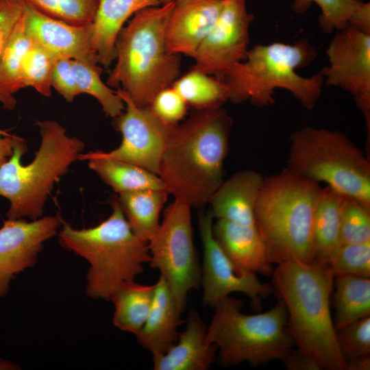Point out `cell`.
Here are the masks:
<instances>
[{"label":"cell","mask_w":370,"mask_h":370,"mask_svg":"<svg viewBox=\"0 0 370 370\" xmlns=\"http://www.w3.org/2000/svg\"><path fill=\"white\" fill-rule=\"evenodd\" d=\"M212 234L241 272L272 275L273 262L256 225L217 219L212 224Z\"/></svg>","instance_id":"18"},{"label":"cell","mask_w":370,"mask_h":370,"mask_svg":"<svg viewBox=\"0 0 370 370\" xmlns=\"http://www.w3.org/2000/svg\"><path fill=\"white\" fill-rule=\"evenodd\" d=\"M182 312L167 282L160 275L155 284L149 312L136 335L140 344L153 357L164 354L177 341Z\"/></svg>","instance_id":"21"},{"label":"cell","mask_w":370,"mask_h":370,"mask_svg":"<svg viewBox=\"0 0 370 370\" xmlns=\"http://www.w3.org/2000/svg\"><path fill=\"white\" fill-rule=\"evenodd\" d=\"M40 145L33 160L23 165L27 151L23 138L13 154L0 168V195L10 201L8 219L42 217L44 207L54 184L69 169L84 149V143L55 120L37 121Z\"/></svg>","instance_id":"7"},{"label":"cell","mask_w":370,"mask_h":370,"mask_svg":"<svg viewBox=\"0 0 370 370\" xmlns=\"http://www.w3.org/2000/svg\"><path fill=\"white\" fill-rule=\"evenodd\" d=\"M20 367L10 360L0 358V370H18Z\"/></svg>","instance_id":"43"},{"label":"cell","mask_w":370,"mask_h":370,"mask_svg":"<svg viewBox=\"0 0 370 370\" xmlns=\"http://www.w3.org/2000/svg\"><path fill=\"white\" fill-rule=\"evenodd\" d=\"M263 180L254 170L241 171L224 180L209 202L213 218L256 225L255 208Z\"/></svg>","instance_id":"19"},{"label":"cell","mask_w":370,"mask_h":370,"mask_svg":"<svg viewBox=\"0 0 370 370\" xmlns=\"http://www.w3.org/2000/svg\"><path fill=\"white\" fill-rule=\"evenodd\" d=\"M62 223L58 214L4 221L0 228V298L8 293L14 275L36 264L45 242L58 233Z\"/></svg>","instance_id":"15"},{"label":"cell","mask_w":370,"mask_h":370,"mask_svg":"<svg viewBox=\"0 0 370 370\" xmlns=\"http://www.w3.org/2000/svg\"><path fill=\"white\" fill-rule=\"evenodd\" d=\"M341 244L370 241V208L343 195L341 209Z\"/></svg>","instance_id":"34"},{"label":"cell","mask_w":370,"mask_h":370,"mask_svg":"<svg viewBox=\"0 0 370 370\" xmlns=\"http://www.w3.org/2000/svg\"><path fill=\"white\" fill-rule=\"evenodd\" d=\"M150 267L167 282L183 312L188 293L201 282L193 242L191 207L175 199L165 210L162 221L147 242Z\"/></svg>","instance_id":"10"},{"label":"cell","mask_w":370,"mask_h":370,"mask_svg":"<svg viewBox=\"0 0 370 370\" xmlns=\"http://www.w3.org/2000/svg\"><path fill=\"white\" fill-rule=\"evenodd\" d=\"M317 55L306 39L292 45L276 42L254 46L223 79L228 88L229 100L234 103L249 101L263 108L274 103L275 89L283 88L291 92L306 109L312 110L321 95L323 77L319 71L304 77L296 70L312 62Z\"/></svg>","instance_id":"6"},{"label":"cell","mask_w":370,"mask_h":370,"mask_svg":"<svg viewBox=\"0 0 370 370\" xmlns=\"http://www.w3.org/2000/svg\"><path fill=\"white\" fill-rule=\"evenodd\" d=\"M33 44L25 31L22 14L0 57V102L5 109L12 110L15 107L16 101L14 95L25 88L21 69L24 58Z\"/></svg>","instance_id":"27"},{"label":"cell","mask_w":370,"mask_h":370,"mask_svg":"<svg viewBox=\"0 0 370 370\" xmlns=\"http://www.w3.org/2000/svg\"><path fill=\"white\" fill-rule=\"evenodd\" d=\"M321 189L287 168L264 177L255 220L273 263L314 260L313 225Z\"/></svg>","instance_id":"5"},{"label":"cell","mask_w":370,"mask_h":370,"mask_svg":"<svg viewBox=\"0 0 370 370\" xmlns=\"http://www.w3.org/2000/svg\"><path fill=\"white\" fill-rule=\"evenodd\" d=\"M333 320L336 331L370 316V280L354 275L334 278Z\"/></svg>","instance_id":"29"},{"label":"cell","mask_w":370,"mask_h":370,"mask_svg":"<svg viewBox=\"0 0 370 370\" xmlns=\"http://www.w3.org/2000/svg\"><path fill=\"white\" fill-rule=\"evenodd\" d=\"M213 217L208 210L199 214V230L203 247L201 268L202 302L214 307L232 293L247 295L251 308L261 310V299L270 295L273 287L259 280L257 274L241 272L221 249L212 234Z\"/></svg>","instance_id":"12"},{"label":"cell","mask_w":370,"mask_h":370,"mask_svg":"<svg viewBox=\"0 0 370 370\" xmlns=\"http://www.w3.org/2000/svg\"><path fill=\"white\" fill-rule=\"evenodd\" d=\"M72 67L80 94L95 97L105 114L116 118L125 110L122 98L101 79L102 69L98 64L72 60Z\"/></svg>","instance_id":"31"},{"label":"cell","mask_w":370,"mask_h":370,"mask_svg":"<svg viewBox=\"0 0 370 370\" xmlns=\"http://www.w3.org/2000/svg\"><path fill=\"white\" fill-rule=\"evenodd\" d=\"M155 284L145 285L135 281L121 284L111 295L114 306L112 322L122 331L136 335L149 312Z\"/></svg>","instance_id":"28"},{"label":"cell","mask_w":370,"mask_h":370,"mask_svg":"<svg viewBox=\"0 0 370 370\" xmlns=\"http://www.w3.org/2000/svg\"><path fill=\"white\" fill-rule=\"evenodd\" d=\"M11 135L12 134H9L6 131L0 129V136H8Z\"/></svg>","instance_id":"44"},{"label":"cell","mask_w":370,"mask_h":370,"mask_svg":"<svg viewBox=\"0 0 370 370\" xmlns=\"http://www.w3.org/2000/svg\"><path fill=\"white\" fill-rule=\"evenodd\" d=\"M326 54L329 65L320 71L325 84L338 86L354 96L369 131L370 34L348 25L336 31Z\"/></svg>","instance_id":"14"},{"label":"cell","mask_w":370,"mask_h":370,"mask_svg":"<svg viewBox=\"0 0 370 370\" xmlns=\"http://www.w3.org/2000/svg\"><path fill=\"white\" fill-rule=\"evenodd\" d=\"M79 160H86L93 171L118 194L141 189H165L161 178L135 164L101 156L95 151L81 153Z\"/></svg>","instance_id":"24"},{"label":"cell","mask_w":370,"mask_h":370,"mask_svg":"<svg viewBox=\"0 0 370 370\" xmlns=\"http://www.w3.org/2000/svg\"><path fill=\"white\" fill-rule=\"evenodd\" d=\"M175 2L137 12L118 35L116 61L106 84L124 90L139 107H149L156 95L172 86L180 75L179 54L171 53L165 40Z\"/></svg>","instance_id":"3"},{"label":"cell","mask_w":370,"mask_h":370,"mask_svg":"<svg viewBox=\"0 0 370 370\" xmlns=\"http://www.w3.org/2000/svg\"><path fill=\"white\" fill-rule=\"evenodd\" d=\"M223 0H178L168 19L165 40L172 53L190 56L219 16Z\"/></svg>","instance_id":"17"},{"label":"cell","mask_w":370,"mask_h":370,"mask_svg":"<svg viewBox=\"0 0 370 370\" xmlns=\"http://www.w3.org/2000/svg\"><path fill=\"white\" fill-rule=\"evenodd\" d=\"M317 3L321 9L319 25L324 33L330 34L352 25L370 34V3L360 0H293V10L304 14Z\"/></svg>","instance_id":"26"},{"label":"cell","mask_w":370,"mask_h":370,"mask_svg":"<svg viewBox=\"0 0 370 370\" xmlns=\"http://www.w3.org/2000/svg\"><path fill=\"white\" fill-rule=\"evenodd\" d=\"M343 195L326 186L317 201L313 225L314 260L328 264L340 245Z\"/></svg>","instance_id":"23"},{"label":"cell","mask_w":370,"mask_h":370,"mask_svg":"<svg viewBox=\"0 0 370 370\" xmlns=\"http://www.w3.org/2000/svg\"><path fill=\"white\" fill-rule=\"evenodd\" d=\"M23 15L28 36L56 60L71 59L98 64L91 47L92 23L69 24L46 15L26 3Z\"/></svg>","instance_id":"16"},{"label":"cell","mask_w":370,"mask_h":370,"mask_svg":"<svg viewBox=\"0 0 370 370\" xmlns=\"http://www.w3.org/2000/svg\"><path fill=\"white\" fill-rule=\"evenodd\" d=\"M25 5L23 0H0V57Z\"/></svg>","instance_id":"39"},{"label":"cell","mask_w":370,"mask_h":370,"mask_svg":"<svg viewBox=\"0 0 370 370\" xmlns=\"http://www.w3.org/2000/svg\"><path fill=\"white\" fill-rule=\"evenodd\" d=\"M57 60L34 42L27 53L21 69L24 87L31 86L45 97L51 95V77Z\"/></svg>","instance_id":"33"},{"label":"cell","mask_w":370,"mask_h":370,"mask_svg":"<svg viewBox=\"0 0 370 370\" xmlns=\"http://www.w3.org/2000/svg\"><path fill=\"white\" fill-rule=\"evenodd\" d=\"M336 340L346 361L370 356V316L336 331Z\"/></svg>","instance_id":"36"},{"label":"cell","mask_w":370,"mask_h":370,"mask_svg":"<svg viewBox=\"0 0 370 370\" xmlns=\"http://www.w3.org/2000/svg\"><path fill=\"white\" fill-rule=\"evenodd\" d=\"M272 275L298 349L313 357L321 369L347 370L330 312L334 277L330 267L316 260H288L278 264Z\"/></svg>","instance_id":"2"},{"label":"cell","mask_w":370,"mask_h":370,"mask_svg":"<svg viewBox=\"0 0 370 370\" xmlns=\"http://www.w3.org/2000/svg\"><path fill=\"white\" fill-rule=\"evenodd\" d=\"M232 119L222 107L196 110L176 125L164 151L158 175L175 199L199 208L224 181Z\"/></svg>","instance_id":"1"},{"label":"cell","mask_w":370,"mask_h":370,"mask_svg":"<svg viewBox=\"0 0 370 370\" xmlns=\"http://www.w3.org/2000/svg\"><path fill=\"white\" fill-rule=\"evenodd\" d=\"M207 326L195 310L189 312L185 330L164 354L153 357L155 370H206L217 347L206 340Z\"/></svg>","instance_id":"20"},{"label":"cell","mask_w":370,"mask_h":370,"mask_svg":"<svg viewBox=\"0 0 370 370\" xmlns=\"http://www.w3.org/2000/svg\"><path fill=\"white\" fill-rule=\"evenodd\" d=\"M110 215L97 225L83 229L63 221L61 245L89 264L86 293L92 299L110 300L123 284L135 281L150 261L147 243L132 232L117 197H112Z\"/></svg>","instance_id":"4"},{"label":"cell","mask_w":370,"mask_h":370,"mask_svg":"<svg viewBox=\"0 0 370 370\" xmlns=\"http://www.w3.org/2000/svg\"><path fill=\"white\" fill-rule=\"evenodd\" d=\"M177 1L178 0H160L162 4L166 3L170 1Z\"/></svg>","instance_id":"45"},{"label":"cell","mask_w":370,"mask_h":370,"mask_svg":"<svg viewBox=\"0 0 370 370\" xmlns=\"http://www.w3.org/2000/svg\"><path fill=\"white\" fill-rule=\"evenodd\" d=\"M160 4V0H99L91 36V47L98 64L108 67L115 60L118 35L130 17L145 8Z\"/></svg>","instance_id":"22"},{"label":"cell","mask_w":370,"mask_h":370,"mask_svg":"<svg viewBox=\"0 0 370 370\" xmlns=\"http://www.w3.org/2000/svg\"><path fill=\"white\" fill-rule=\"evenodd\" d=\"M116 92L125 103L124 111L114 118L122 141L112 151L96 153L137 165L158 175L164 151L176 125L164 122L150 107L138 106L121 88Z\"/></svg>","instance_id":"11"},{"label":"cell","mask_w":370,"mask_h":370,"mask_svg":"<svg viewBox=\"0 0 370 370\" xmlns=\"http://www.w3.org/2000/svg\"><path fill=\"white\" fill-rule=\"evenodd\" d=\"M328 265L334 277H370V241L341 244Z\"/></svg>","instance_id":"35"},{"label":"cell","mask_w":370,"mask_h":370,"mask_svg":"<svg viewBox=\"0 0 370 370\" xmlns=\"http://www.w3.org/2000/svg\"><path fill=\"white\" fill-rule=\"evenodd\" d=\"M51 86L70 103L80 95L72 67V60L64 58L56 61L52 72Z\"/></svg>","instance_id":"38"},{"label":"cell","mask_w":370,"mask_h":370,"mask_svg":"<svg viewBox=\"0 0 370 370\" xmlns=\"http://www.w3.org/2000/svg\"><path fill=\"white\" fill-rule=\"evenodd\" d=\"M169 193L141 189L119 194L118 200L134 234L147 243L160 225V215Z\"/></svg>","instance_id":"25"},{"label":"cell","mask_w":370,"mask_h":370,"mask_svg":"<svg viewBox=\"0 0 370 370\" xmlns=\"http://www.w3.org/2000/svg\"><path fill=\"white\" fill-rule=\"evenodd\" d=\"M42 13L75 25L91 24L99 0H23Z\"/></svg>","instance_id":"32"},{"label":"cell","mask_w":370,"mask_h":370,"mask_svg":"<svg viewBox=\"0 0 370 370\" xmlns=\"http://www.w3.org/2000/svg\"><path fill=\"white\" fill-rule=\"evenodd\" d=\"M172 86L195 110L222 107L229 100L228 88L223 81L193 69L177 79Z\"/></svg>","instance_id":"30"},{"label":"cell","mask_w":370,"mask_h":370,"mask_svg":"<svg viewBox=\"0 0 370 370\" xmlns=\"http://www.w3.org/2000/svg\"><path fill=\"white\" fill-rule=\"evenodd\" d=\"M20 139L14 135L0 136V168L13 154L14 145Z\"/></svg>","instance_id":"41"},{"label":"cell","mask_w":370,"mask_h":370,"mask_svg":"<svg viewBox=\"0 0 370 370\" xmlns=\"http://www.w3.org/2000/svg\"><path fill=\"white\" fill-rule=\"evenodd\" d=\"M347 370H369L370 356L357 358L347 362Z\"/></svg>","instance_id":"42"},{"label":"cell","mask_w":370,"mask_h":370,"mask_svg":"<svg viewBox=\"0 0 370 370\" xmlns=\"http://www.w3.org/2000/svg\"><path fill=\"white\" fill-rule=\"evenodd\" d=\"M282 362L289 370H319L318 362L311 356L299 349H292Z\"/></svg>","instance_id":"40"},{"label":"cell","mask_w":370,"mask_h":370,"mask_svg":"<svg viewBox=\"0 0 370 370\" xmlns=\"http://www.w3.org/2000/svg\"><path fill=\"white\" fill-rule=\"evenodd\" d=\"M149 107L164 122L177 125L186 114L188 105L179 92L171 86L160 91Z\"/></svg>","instance_id":"37"},{"label":"cell","mask_w":370,"mask_h":370,"mask_svg":"<svg viewBox=\"0 0 370 370\" xmlns=\"http://www.w3.org/2000/svg\"><path fill=\"white\" fill-rule=\"evenodd\" d=\"M288 169L370 208V162L343 133L305 127L293 133Z\"/></svg>","instance_id":"9"},{"label":"cell","mask_w":370,"mask_h":370,"mask_svg":"<svg viewBox=\"0 0 370 370\" xmlns=\"http://www.w3.org/2000/svg\"><path fill=\"white\" fill-rule=\"evenodd\" d=\"M242 306V301L227 296L214 307L206 340L219 349L220 363L230 366L247 362L256 366L283 361L295 344L288 330L282 299L269 310L254 314H244Z\"/></svg>","instance_id":"8"},{"label":"cell","mask_w":370,"mask_h":370,"mask_svg":"<svg viewBox=\"0 0 370 370\" xmlns=\"http://www.w3.org/2000/svg\"><path fill=\"white\" fill-rule=\"evenodd\" d=\"M254 19L245 0H223L216 23L190 56L195 61L191 69L223 81L234 64L246 58L249 27Z\"/></svg>","instance_id":"13"}]
</instances>
